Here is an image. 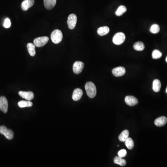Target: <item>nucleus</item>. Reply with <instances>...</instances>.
<instances>
[{
  "label": "nucleus",
  "instance_id": "obj_1",
  "mask_svg": "<svg viewBox=\"0 0 167 167\" xmlns=\"http://www.w3.org/2000/svg\"><path fill=\"white\" fill-rule=\"evenodd\" d=\"M85 89L87 92V95L89 98H94L97 94V89L96 86L93 83L88 82L85 85Z\"/></svg>",
  "mask_w": 167,
  "mask_h": 167
},
{
  "label": "nucleus",
  "instance_id": "obj_2",
  "mask_svg": "<svg viewBox=\"0 0 167 167\" xmlns=\"http://www.w3.org/2000/svg\"><path fill=\"white\" fill-rule=\"evenodd\" d=\"M52 41L55 44H58L61 43L63 39L62 32L58 29H56L52 33L51 35Z\"/></svg>",
  "mask_w": 167,
  "mask_h": 167
},
{
  "label": "nucleus",
  "instance_id": "obj_3",
  "mask_svg": "<svg viewBox=\"0 0 167 167\" xmlns=\"http://www.w3.org/2000/svg\"><path fill=\"white\" fill-rule=\"evenodd\" d=\"M125 39V35L123 33L119 32L116 33L113 38V43L117 45L122 44Z\"/></svg>",
  "mask_w": 167,
  "mask_h": 167
},
{
  "label": "nucleus",
  "instance_id": "obj_4",
  "mask_svg": "<svg viewBox=\"0 0 167 167\" xmlns=\"http://www.w3.org/2000/svg\"><path fill=\"white\" fill-rule=\"evenodd\" d=\"M0 133L4 135L5 137L8 140H11L14 138V134L13 131L8 129L5 126H0Z\"/></svg>",
  "mask_w": 167,
  "mask_h": 167
},
{
  "label": "nucleus",
  "instance_id": "obj_5",
  "mask_svg": "<svg viewBox=\"0 0 167 167\" xmlns=\"http://www.w3.org/2000/svg\"><path fill=\"white\" fill-rule=\"evenodd\" d=\"M49 40L48 37L43 36L37 38L33 40V43L37 47H42L45 45Z\"/></svg>",
  "mask_w": 167,
  "mask_h": 167
},
{
  "label": "nucleus",
  "instance_id": "obj_6",
  "mask_svg": "<svg viewBox=\"0 0 167 167\" xmlns=\"http://www.w3.org/2000/svg\"><path fill=\"white\" fill-rule=\"evenodd\" d=\"M77 21V17L76 15L74 14H70L68 17V24L69 28L73 29L75 27Z\"/></svg>",
  "mask_w": 167,
  "mask_h": 167
},
{
  "label": "nucleus",
  "instance_id": "obj_7",
  "mask_svg": "<svg viewBox=\"0 0 167 167\" xmlns=\"http://www.w3.org/2000/svg\"><path fill=\"white\" fill-rule=\"evenodd\" d=\"M8 109V102L5 97H0V110L4 113H6Z\"/></svg>",
  "mask_w": 167,
  "mask_h": 167
},
{
  "label": "nucleus",
  "instance_id": "obj_8",
  "mask_svg": "<svg viewBox=\"0 0 167 167\" xmlns=\"http://www.w3.org/2000/svg\"><path fill=\"white\" fill-rule=\"evenodd\" d=\"M84 68V63L82 62L76 61L73 65V71L77 74H80Z\"/></svg>",
  "mask_w": 167,
  "mask_h": 167
},
{
  "label": "nucleus",
  "instance_id": "obj_9",
  "mask_svg": "<svg viewBox=\"0 0 167 167\" xmlns=\"http://www.w3.org/2000/svg\"><path fill=\"white\" fill-rule=\"evenodd\" d=\"M125 102L128 106H133L138 104V101L134 96H127L125 98Z\"/></svg>",
  "mask_w": 167,
  "mask_h": 167
},
{
  "label": "nucleus",
  "instance_id": "obj_10",
  "mask_svg": "<svg viewBox=\"0 0 167 167\" xmlns=\"http://www.w3.org/2000/svg\"><path fill=\"white\" fill-rule=\"evenodd\" d=\"M125 72H126L125 69L122 67L114 68L112 71L113 75L115 77L122 76L125 74Z\"/></svg>",
  "mask_w": 167,
  "mask_h": 167
},
{
  "label": "nucleus",
  "instance_id": "obj_11",
  "mask_svg": "<svg viewBox=\"0 0 167 167\" xmlns=\"http://www.w3.org/2000/svg\"><path fill=\"white\" fill-rule=\"evenodd\" d=\"M19 94L21 98L25 99L27 101L31 100L34 98V94L32 92L20 91L19 92Z\"/></svg>",
  "mask_w": 167,
  "mask_h": 167
},
{
  "label": "nucleus",
  "instance_id": "obj_12",
  "mask_svg": "<svg viewBox=\"0 0 167 167\" xmlns=\"http://www.w3.org/2000/svg\"><path fill=\"white\" fill-rule=\"evenodd\" d=\"M34 3V0H24L21 3V8L24 11H27L30 8L32 7Z\"/></svg>",
  "mask_w": 167,
  "mask_h": 167
},
{
  "label": "nucleus",
  "instance_id": "obj_13",
  "mask_svg": "<svg viewBox=\"0 0 167 167\" xmlns=\"http://www.w3.org/2000/svg\"><path fill=\"white\" fill-rule=\"evenodd\" d=\"M167 123V118L164 116L159 117L155 120V124L158 127H162L164 126Z\"/></svg>",
  "mask_w": 167,
  "mask_h": 167
},
{
  "label": "nucleus",
  "instance_id": "obj_14",
  "mask_svg": "<svg viewBox=\"0 0 167 167\" xmlns=\"http://www.w3.org/2000/svg\"><path fill=\"white\" fill-rule=\"evenodd\" d=\"M83 94V91H82V90H81L80 89H76L75 90H74V93H73V96H72L73 99L75 101H79L81 98Z\"/></svg>",
  "mask_w": 167,
  "mask_h": 167
},
{
  "label": "nucleus",
  "instance_id": "obj_15",
  "mask_svg": "<svg viewBox=\"0 0 167 167\" xmlns=\"http://www.w3.org/2000/svg\"><path fill=\"white\" fill-rule=\"evenodd\" d=\"M57 0H44L45 7L48 10H51L55 7Z\"/></svg>",
  "mask_w": 167,
  "mask_h": 167
},
{
  "label": "nucleus",
  "instance_id": "obj_16",
  "mask_svg": "<svg viewBox=\"0 0 167 167\" xmlns=\"http://www.w3.org/2000/svg\"><path fill=\"white\" fill-rule=\"evenodd\" d=\"M110 31V29L108 27H99L98 28V34L100 36H104L108 34Z\"/></svg>",
  "mask_w": 167,
  "mask_h": 167
},
{
  "label": "nucleus",
  "instance_id": "obj_17",
  "mask_svg": "<svg viewBox=\"0 0 167 167\" xmlns=\"http://www.w3.org/2000/svg\"><path fill=\"white\" fill-rule=\"evenodd\" d=\"M27 48L29 55L31 56H34L36 54L35 45L31 43H28L27 44Z\"/></svg>",
  "mask_w": 167,
  "mask_h": 167
},
{
  "label": "nucleus",
  "instance_id": "obj_18",
  "mask_svg": "<svg viewBox=\"0 0 167 167\" xmlns=\"http://www.w3.org/2000/svg\"><path fill=\"white\" fill-rule=\"evenodd\" d=\"M129 131L128 130H125L123 131L118 137L119 140L121 142H125L129 137Z\"/></svg>",
  "mask_w": 167,
  "mask_h": 167
},
{
  "label": "nucleus",
  "instance_id": "obj_19",
  "mask_svg": "<svg viewBox=\"0 0 167 167\" xmlns=\"http://www.w3.org/2000/svg\"><path fill=\"white\" fill-rule=\"evenodd\" d=\"M19 107L20 108H25V107H29L32 106V102L30 101H20L18 103Z\"/></svg>",
  "mask_w": 167,
  "mask_h": 167
},
{
  "label": "nucleus",
  "instance_id": "obj_20",
  "mask_svg": "<svg viewBox=\"0 0 167 167\" xmlns=\"http://www.w3.org/2000/svg\"><path fill=\"white\" fill-rule=\"evenodd\" d=\"M161 83L158 80H154L153 83V90L155 92H159L161 89Z\"/></svg>",
  "mask_w": 167,
  "mask_h": 167
},
{
  "label": "nucleus",
  "instance_id": "obj_21",
  "mask_svg": "<svg viewBox=\"0 0 167 167\" xmlns=\"http://www.w3.org/2000/svg\"><path fill=\"white\" fill-rule=\"evenodd\" d=\"M133 47H134V49L136 50L141 51L144 50V48H145V46L142 42L138 41V42H137L134 44V45H133Z\"/></svg>",
  "mask_w": 167,
  "mask_h": 167
},
{
  "label": "nucleus",
  "instance_id": "obj_22",
  "mask_svg": "<svg viewBox=\"0 0 167 167\" xmlns=\"http://www.w3.org/2000/svg\"><path fill=\"white\" fill-rule=\"evenodd\" d=\"M114 163L118 164L121 166H124L126 165V162L125 160L123 159L119 156H116L114 159Z\"/></svg>",
  "mask_w": 167,
  "mask_h": 167
},
{
  "label": "nucleus",
  "instance_id": "obj_23",
  "mask_svg": "<svg viewBox=\"0 0 167 167\" xmlns=\"http://www.w3.org/2000/svg\"><path fill=\"white\" fill-rule=\"evenodd\" d=\"M126 11H127L126 8L122 5V6H120L118 8L115 14H116V15L117 16H120L126 12Z\"/></svg>",
  "mask_w": 167,
  "mask_h": 167
},
{
  "label": "nucleus",
  "instance_id": "obj_24",
  "mask_svg": "<svg viewBox=\"0 0 167 167\" xmlns=\"http://www.w3.org/2000/svg\"><path fill=\"white\" fill-rule=\"evenodd\" d=\"M125 144L129 150H132L134 146V141L132 138L128 137L127 140L125 141Z\"/></svg>",
  "mask_w": 167,
  "mask_h": 167
},
{
  "label": "nucleus",
  "instance_id": "obj_25",
  "mask_svg": "<svg viewBox=\"0 0 167 167\" xmlns=\"http://www.w3.org/2000/svg\"><path fill=\"white\" fill-rule=\"evenodd\" d=\"M162 56V53L158 50H155L152 52V56L154 59H158Z\"/></svg>",
  "mask_w": 167,
  "mask_h": 167
},
{
  "label": "nucleus",
  "instance_id": "obj_26",
  "mask_svg": "<svg viewBox=\"0 0 167 167\" xmlns=\"http://www.w3.org/2000/svg\"><path fill=\"white\" fill-rule=\"evenodd\" d=\"M160 27L157 24H154L150 28V32L153 33H157L160 31Z\"/></svg>",
  "mask_w": 167,
  "mask_h": 167
},
{
  "label": "nucleus",
  "instance_id": "obj_27",
  "mask_svg": "<svg viewBox=\"0 0 167 167\" xmlns=\"http://www.w3.org/2000/svg\"><path fill=\"white\" fill-rule=\"evenodd\" d=\"M4 27L6 28H9L11 26V21L9 18H6L4 20V24H3Z\"/></svg>",
  "mask_w": 167,
  "mask_h": 167
},
{
  "label": "nucleus",
  "instance_id": "obj_28",
  "mask_svg": "<svg viewBox=\"0 0 167 167\" xmlns=\"http://www.w3.org/2000/svg\"><path fill=\"white\" fill-rule=\"evenodd\" d=\"M127 155V151L125 150H121L118 152V156L121 158L125 157Z\"/></svg>",
  "mask_w": 167,
  "mask_h": 167
},
{
  "label": "nucleus",
  "instance_id": "obj_29",
  "mask_svg": "<svg viewBox=\"0 0 167 167\" xmlns=\"http://www.w3.org/2000/svg\"><path fill=\"white\" fill-rule=\"evenodd\" d=\"M166 62H167V57H166Z\"/></svg>",
  "mask_w": 167,
  "mask_h": 167
},
{
  "label": "nucleus",
  "instance_id": "obj_30",
  "mask_svg": "<svg viewBox=\"0 0 167 167\" xmlns=\"http://www.w3.org/2000/svg\"><path fill=\"white\" fill-rule=\"evenodd\" d=\"M166 92H167V89H166Z\"/></svg>",
  "mask_w": 167,
  "mask_h": 167
}]
</instances>
